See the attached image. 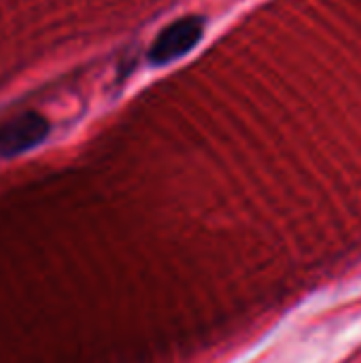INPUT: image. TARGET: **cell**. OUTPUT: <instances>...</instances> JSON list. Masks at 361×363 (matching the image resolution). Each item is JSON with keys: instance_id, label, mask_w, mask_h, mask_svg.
<instances>
[{"instance_id": "obj_1", "label": "cell", "mask_w": 361, "mask_h": 363, "mask_svg": "<svg viewBox=\"0 0 361 363\" xmlns=\"http://www.w3.org/2000/svg\"><path fill=\"white\" fill-rule=\"evenodd\" d=\"M204 17L191 15L181 17L166 26L149 49V62L153 66H166L183 55H187L204 36Z\"/></svg>"}, {"instance_id": "obj_2", "label": "cell", "mask_w": 361, "mask_h": 363, "mask_svg": "<svg viewBox=\"0 0 361 363\" xmlns=\"http://www.w3.org/2000/svg\"><path fill=\"white\" fill-rule=\"evenodd\" d=\"M49 121L38 113H21L0 125V157L11 160L38 147L49 136Z\"/></svg>"}]
</instances>
